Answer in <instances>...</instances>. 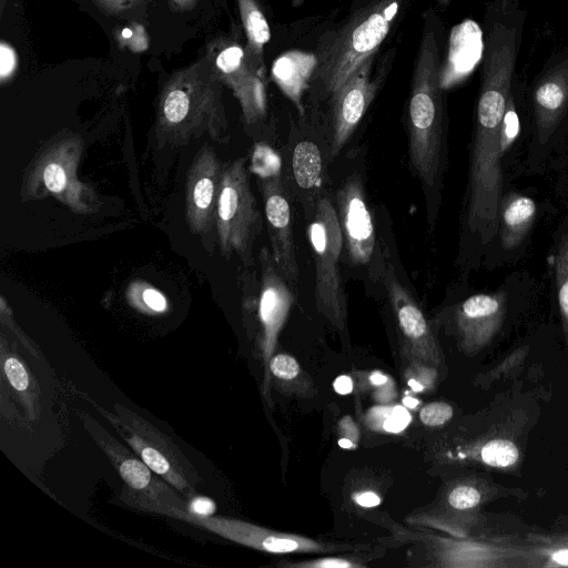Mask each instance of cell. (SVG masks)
Masks as SVG:
<instances>
[{
  "label": "cell",
  "instance_id": "obj_22",
  "mask_svg": "<svg viewBox=\"0 0 568 568\" xmlns=\"http://www.w3.org/2000/svg\"><path fill=\"white\" fill-rule=\"evenodd\" d=\"M372 419V424L377 427H382L383 430L388 433H399L410 422V415L407 409L396 406V407H377L371 412L369 415Z\"/></svg>",
  "mask_w": 568,
  "mask_h": 568
},
{
  "label": "cell",
  "instance_id": "obj_6",
  "mask_svg": "<svg viewBox=\"0 0 568 568\" xmlns=\"http://www.w3.org/2000/svg\"><path fill=\"white\" fill-rule=\"evenodd\" d=\"M307 236L315 260V302L318 312L341 334L346 329V297L338 261L344 245L336 209L321 197Z\"/></svg>",
  "mask_w": 568,
  "mask_h": 568
},
{
  "label": "cell",
  "instance_id": "obj_15",
  "mask_svg": "<svg viewBox=\"0 0 568 568\" xmlns=\"http://www.w3.org/2000/svg\"><path fill=\"white\" fill-rule=\"evenodd\" d=\"M222 173L214 151L205 145L196 154L186 182V221L194 234H207L216 222Z\"/></svg>",
  "mask_w": 568,
  "mask_h": 568
},
{
  "label": "cell",
  "instance_id": "obj_31",
  "mask_svg": "<svg viewBox=\"0 0 568 568\" xmlns=\"http://www.w3.org/2000/svg\"><path fill=\"white\" fill-rule=\"evenodd\" d=\"M17 59L13 49L7 43L0 44V75L1 79L9 77L16 69Z\"/></svg>",
  "mask_w": 568,
  "mask_h": 568
},
{
  "label": "cell",
  "instance_id": "obj_32",
  "mask_svg": "<svg viewBox=\"0 0 568 568\" xmlns=\"http://www.w3.org/2000/svg\"><path fill=\"white\" fill-rule=\"evenodd\" d=\"M142 300L145 306L153 312H164L166 310L165 297L154 288H145L142 293Z\"/></svg>",
  "mask_w": 568,
  "mask_h": 568
},
{
  "label": "cell",
  "instance_id": "obj_13",
  "mask_svg": "<svg viewBox=\"0 0 568 568\" xmlns=\"http://www.w3.org/2000/svg\"><path fill=\"white\" fill-rule=\"evenodd\" d=\"M373 59L374 57L356 69L331 97L332 158L343 149L376 95L382 78L372 79Z\"/></svg>",
  "mask_w": 568,
  "mask_h": 568
},
{
  "label": "cell",
  "instance_id": "obj_20",
  "mask_svg": "<svg viewBox=\"0 0 568 568\" xmlns=\"http://www.w3.org/2000/svg\"><path fill=\"white\" fill-rule=\"evenodd\" d=\"M45 154L48 156L44 159V165L40 168L42 183L49 192L62 199V194L65 192L68 183L70 182L67 169L62 163V158L58 159L55 155L57 153L53 148H50Z\"/></svg>",
  "mask_w": 568,
  "mask_h": 568
},
{
  "label": "cell",
  "instance_id": "obj_36",
  "mask_svg": "<svg viewBox=\"0 0 568 568\" xmlns=\"http://www.w3.org/2000/svg\"><path fill=\"white\" fill-rule=\"evenodd\" d=\"M552 561L561 566H568V549H562L551 555Z\"/></svg>",
  "mask_w": 568,
  "mask_h": 568
},
{
  "label": "cell",
  "instance_id": "obj_4",
  "mask_svg": "<svg viewBox=\"0 0 568 568\" xmlns=\"http://www.w3.org/2000/svg\"><path fill=\"white\" fill-rule=\"evenodd\" d=\"M83 428L102 449L123 481L121 500L140 511L178 519L187 511V499L155 474L132 449L112 436L99 422L79 413Z\"/></svg>",
  "mask_w": 568,
  "mask_h": 568
},
{
  "label": "cell",
  "instance_id": "obj_21",
  "mask_svg": "<svg viewBox=\"0 0 568 568\" xmlns=\"http://www.w3.org/2000/svg\"><path fill=\"white\" fill-rule=\"evenodd\" d=\"M481 459L493 467H507L518 459V449L514 443L505 439L488 442L480 450Z\"/></svg>",
  "mask_w": 568,
  "mask_h": 568
},
{
  "label": "cell",
  "instance_id": "obj_5",
  "mask_svg": "<svg viewBox=\"0 0 568 568\" xmlns=\"http://www.w3.org/2000/svg\"><path fill=\"white\" fill-rule=\"evenodd\" d=\"M81 396L99 412L131 447V449L161 478L186 499L199 494L202 483L189 458L158 427L130 408L114 403L112 413L83 393Z\"/></svg>",
  "mask_w": 568,
  "mask_h": 568
},
{
  "label": "cell",
  "instance_id": "obj_18",
  "mask_svg": "<svg viewBox=\"0 0 568 568\" xmlns=\"http://www.w3.org/2000/svg\"><path fill=\"white\" fill-rule=\"evenodd\" d=\"M292 166L300 186L314 187L322 173V156L317 145L310 141L300 142L293 152Z\"/></svg>",
  "mask_w": 568,
  "mask_h": 568
},
{
  "label": "cell",
  "instance_id": "obj_35",
  "mask_svg": "<svg viewBox=\"0 0 568 568\" xmlns=\"http://www.w3.org/2000/svg\"><path fill=\"white\" fill-rule=\"evenodd\" d=\"M334 389L341 395L349 394L353 390V381L347 375H341L334 381Z\"/></svg>",
  "mask_w": 568,
  "mask_h": 568
},
{
  "label": "cell",
  "instance_id": "obj_30",
  "mask_svg": "<svg viewBox=\"0 0 568 568\" xmlns=\"http://www.w3.org/2000/svg\"><path fill=\"white\" fill-rule=\"evenodd\" d=\"M215 503L206 496L199 494L187 499V511L195 516H212L215 513Z\"/></svg>",
  "mask_w": 568,
  "mask_h": 568
},
{
  "label": "cell",
  "instance_id": "obj_10",
  "mask_svg": "<svg viewBox=\"0 0 568 568\" xmlns=\"http://www.w3.org/2000/svg\"><path fill=\"white\" fill-rule=\"evenodd\" d=\"M337 216L349 262L368 266L377 257L373 219L358 174L349 175L336 193Z\"/></svg>",
  "mask_w": 568,
  "mask_h": 568
},
{
  "label": "cell",
  "instance_id": "obj_12",
  "mask_svg": "<svg viewBox=\"0 0 568 568\" xmlns=\"http://www.w3.org/2000/svg\"><path fill=\"white\" fill-rule=\"evenodd\" d=\"M262 194L271 253L277 271L294 288L300 278V268L293 241L291 207L286 199L277 169L262 178Z\"/></svg>",
  "mask_w": 568,
  "mask_h": 568
},
{
  "label": "cell",
  "instance_id": "obj_9",
  "mask_svg": "<svg viewBox=\"0 0 568 568\" xmlns=\"http://www.w3.org/2000/svg\"><path fill=\"white\" fill-rule=\"evenodd\" d=\"M538 213L532 196L506 186L498 207L497 232L481 266L493 270L520 257L530 243Z\"/></svg>",
  "mask_w": 568,
  "mask_h": 568
},
{
  "label": "cell",
  "instance_id": "obj_39",
  "mask_svg": "<svg viewBox=\"0 0 568 568\" xmlns=\"http://www.w3.org/2000/svg\"><path fill=\"white\" fill-rule=\"evenodd\" d=\"M403 403L405 406L414 408L418 404V400L412 397H406L403 399Z\"/></svg>",
  "mask_w": 568,
  "mask_h": 568
},
{
  "label": "cell",
  "instance_id": "obj_11",
  "mask_svg": "<svg viewBox=\"0 0 568 568\" xmlns=\"http://www.w3.org/2000/svg\"><path fill=\"white\" fill-rule=\"evenodd\" d=\"M384 284L406 354L424 365H436L438 348L430 326L392 264L385 267Z\"/></svg>",
  "mask_w": 568,
  "mask_h": 568
},
{
  "label": "cell",
  "instance_id": "obj_24",
  "mask_svg": "<svg viewBox=\"0 0 568 568\" xmlns=\"http://www.w3.org/2000/svg\"><path fill=\"white\" fill-rule=\"evenodd\" d=\"M2 367L6 377L14 389L26 392L29 388L30 377L19 358L11 355L4 356L2 353Z\"/></svg>",
  "mask_w": 568,
  "mask_h": 568
},
{
  "label": "cell",
  "instance_id": "obj_25",
  "mask_svg": "<svg viewBox=\"0 0 568 568\" xmlns=\"http://www.w3.org/2000/svg\"><path fill=\"white\" fill-rule=\"evenodd\" d=\"M268 368L274 377L281 381H293L302 374L298 362L288 354L274 355L268 364Z\"/></svg>",
  "mask_w": 568,
  "mask_h": 568
},
{
  "label": "cell",
  "instance_id": "obj_40",
  "mask_svg": "<svg viewBox=\"0 0 568 568\" xmlns=\"http://www.w3.org/2000/svg\"><path fill=\"white\" fill-rule=\"evenodd\" d=\"M122 34L124 38H130L132 36V31L126 28L122 31Z\"/></svg>",
  "mask_w": 568,
  "mask_h": 568
},
{
  "label": "cell",
  "instance_id": "obj_27",
  "mask_svg": "<svg viewBox=\"0 0 568 568\" xmlns=\"http://www.w3.org/2000/svg\"><path fill=\"white\" fill-rule=\"evenodd\" d=\"M479 501L480 494L471 486H458L454 488L448 496V503L455 509L473 508Z\"/></svg>",
  "mask_w": 568,
  "mask_h": 568
},
{
  "label": "cell",
  "instance_id": "obj_19",
  "mask_svg": "<svg viewBox=\"0 0 568 568\" xmlns=\"http://www.w3.org/2000/svg\"><path fill=\"white\" fill-rule=\"evenodd\" d=\"M240 8L250 44L261 55L271 38L268 23L254 0H240Z\"/></svg>",
  "mask_w": 568,
  "mask_h": 568
},
{
  "label": "cell",
  "instance_id": "obj_8",
  "mask_svg": "<svg viewBox=\"0 0 568 568\" xmlns=\"http://www.w3.org/2000/svg\"><path fill=\"white\" fill-rule=\"evenodd\" d=\"M180 520L206 529L215 535L236 544L271 554L292 552H334L348 548L343 545H335L315 540L284 531H277L257 526L240 519L195 516L189 511H182Z\"/></svg>",
  "mask_w": 568,
  "mask_h": 568
},
{
  "label": "cell",
  "instance_id": "obj_2",
  "mask_svg": "<svg viewBox=\"0 0 568 568\" xmlns=\"http://www.w3.org/2000/svg\"><path fill=\"white\" fill-rule=\"evenodd\" d=\"M525 106L527 140L520 172L556 170L568 152V44L545 60L526 88Z\"/></svg>",
  "mask_w": 568,
  "mask_h": 568
},
{
  "label": "cell",
  "instance_id": "obj_3",
  "mask_svg": "<svg viewBox=\"0 0 568 568\" xmlns=\"http://www.w3.org/2000/svg\"><path fill=\"white\" fill-rule=\"evenodd\" d=\"M398 7L399 0H377L357 12L320 48L310 87L332 97L356 69L374 57Z\"/></svg>",
  "mask_w": 568,
  "mask_h": 568
},
{
  "label": "cell",
  "instance_id": "obj_38",
  "mask_svg": "<svg viewBox=\"0 0 568 568\" xmlns=\"http://www.w3.org/2000/svg\"><path fill=\"white\" fill-rule=\"evenodd\" d=\"M338 445L343 448H351L353 447L355 444L353 440L348 439V438H341L338 440Z\"/></svg>",
  "mask_w": 568,
  "mask_h": 568
},
{
  "label": "cell",
  "instance_id": "obj_1",
  "mask_svg": "<svg viewBox=\"0 0 568 568\" xmlns=\"http://www.w3.org/2000/svg\"><path fill=\"white\" fill-rule=\"evenodd\" d=\"M442 63L435 32L426 29L419 45L408 101L409 163L426 195L427 219L434 225L446 169V110Z\"/></svg>",
  "mask_w": 568,
  "mask_h": 568
},
{
  "label": "cell",
  "instance_id": "obj_14",
  "mask_svg": "<svg viewBox=\"0 0 568 568\" xmlns=\"http://www.w3.org/2000/svg\"><path fill=\"white\" fill-rule=\"evenodd\" d=\"M262 278L258 317L262 326L261 349L264 359V393L267 390V365L273 357L278 334L288 316L294 296L288 283L276 268L272 253L264 247L260 253Z\"/></svg>",
  "mask_w": 568,
  "mask_h": 568
},
{
  "label": "cell",
  "instance_id": "obj_33",
  "mask_svg": "<svg viewBox=\"0 0 568 568\" xmlns=\"http://www.w3.org/2000/svg\"><path fill=\"white\" fill-rule=\"evenodd\" d=\"M558 171V192L568 195V153L564 156L561 162L556 168Z\"/></svg>",
  "mask_w": 568,
  "mask_h": 568
},
{
  "label": "cell",
  "instance_id": "obj_26",
  "mask_svg": "<svg viewBox=\"0 0 568 568\" xmlns=\"http://www.w3.org/2000/svg\"><path fill=\"white\" fill-rule=\"evenodd\" d=\"M453 417V408L444 402H433L426 404L419 412V419L426 426L444 425Z\"/></svg>",
  "mask_w": 568,
  "mask_h": 568
},
{
  "label": "cell",
  "instance_id": "obj_7",
  "mask_svg": "<svg viewBox=\"0 0 568 568\" xmlns=\"http://www.w3.org/2000/svg\"><path fill=\"white\" fill-rule=\"evenodd\" d=\"M215 225L222 254L236 253L244 263L250 262L260 214L244 159L223 168Z\"/></svg>",
  "mask_w": 568,
  "mask_h": 568
},
{
  "label": "cell",
  "instance_id": "obj_16",
  "mask_svg": "<svg viewBox=\"0 0 568 568\" xmlns=\"http://www.w3.org/2000/svg\"><path fill=\"white\" fill-rule=\"evenodd\" d=\"M317 63L316 53L291 50L278 57L272 65L273 80L301 113L302 97L310 89Z\"/></svg>",
  "mask_w": 568,
  "mask_h": 568
},
{
  "label": "cell",
  "instance_id": "obj_29",
  "mask_svg": "<svg viewBox=\"0 0 568 568\" xmlns=\"http://www.w3.org/2000/svg\"><path fill=\"white\" fill-rule=\"evenodd\" d=\"M290 567H302V568H353L362 567L359 562H354L346 558H323L310 561H302L295 564H288Z\"/></svg>",
  "mask_w": 568,
  "mask_h": 568
},
{
  "label": "cell",
  "instance_id": "obj_34",
  "mask_svg": "<svg viewBox=\"0 0 568 568\" xmlns=\"http://www.w3.org/2000/svg\"><path fill=\"white\" fill-rule=\"evenodd\" d=\"M354 500L362 507L371 508L379 504L378 495L373 491H363L354 495Z\"/></svg>",
  "mask_w": 568,
  "mask_h": 568
},
{
  "label": "cell",
  "instance_id": "obj_28",
  "mask_svg": "<svg viewBox=\"0 0 568 568\" xmlns=\"http://www.w3.org/2000/svg\"><path fill=\"white\" fill-rule=\"evenodd\" d=\"M244 60V51L239 45L224 49L216 58L217 68L225 74L233 72Z\"/></svg>",
  "mask_w": 568,
  "mask_h": 568
},
{
  "label": "cell",
  "instance_id": "obj_23",
  "mask_svg": "<svg viewBox=\"0 0 568 568\" xmlns=\"http://www.w3.org/2000/svg\"><path fill=\"white\" fill-rule=\"evenodd\" d=\"M190 110V100L182 90H172L165 98L163 113L171 124H179L186 119Z\"/></svg>",
  "mask_w": 568,
  "mask_h": 568
},
{
  "label": "cell",
  "instance_id": "obj_17",
  "mask_svg": "<svg viewBox=\"0 0 568 568\" xmlns=\"http://www.w3.org/2000/svg\"><path fill=\"white\" fill-rule=\"evenodd\" d=\"M554 288L560 315L568 327V215L558 224L549 252Z\"/></svg>",
  "mask_w": 568,
  "mask_h": 568
},
{
  "label": "cell",
  "instance_id": "obj_37",
  "mask_svg": "<svg viewBox=\"0 0 568 568\" xmlns=\"http://www.w3.org/2000/svg\"><path fill=\"white\" fill-rule=\"evenodd\" d=\"M369 379L374 385H383L386 383L387 377L381 373H374L371 375Z\"/></svg>",
  "mask_w": 568,
  "mask_h": 568
}]
</instances>
